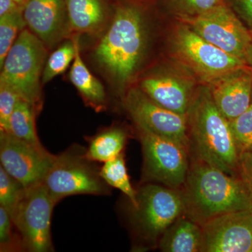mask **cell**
Returning <instances> with one entry per match:
<instances>
[{
	"label": "cell",
	"mask_w": 252,
	"mask_h": 252,
	"mask_svg": "<svg viewBox=\"0 0 252 252\" xmlns=\"http://www.w3.org/2000/svg\"><path fill=\"white\" fill-rule=\"evenodd\" d=\"M250 210H251V212H252V200L251 208H250Z\"/></svg>",
	"instance_id": "cell-35"
},
{
	"label": "cell",
	"mask_w": 252,
	"mask_h": 252,
	"mask_svg": "<svg viewBox=\"0 0 252 252\" xmlns=\"http://www.w3.org/2000/svg\"><path fill=\"white\" fill-rule=\"evenodd\" d=\"M15 1H16V4L19 6V7L23 10V6H24L26 0H15Z\"/></svg>",
	"instance_id": "cell-34"
},
{
	"label": "cell",
	"mask_w": 252,
	"mask_h": 252,
	"mask_svg": "<svg viewBox=\"0 0 252 252\" xmlns=\"http://www.w3.org/2000/svg\"><path fill=\"white\" fill-rule=\"evenodd\" d=\"M171 41L177 62L202 84H207L215 78L245 65L243 60L213 45L185 23L177 25Z\"/></svg>",
	"instance_id": "cell-7"
},
{
	"label": "cell",
	"mask_w": 252,
	"mask_h": 252,
	"mask_svg": "<svg viewBox=\"0 0 252 252\" xmlns=\"http://www.w3.org/2000/svg\"><path fill=\"white\" fill-rule=\"evenodd\" d=\"M124 104L135 126L188 147L187 116L159 105L140 88L130 89L124 97Z\"/></svg>",
	"instance_id": "cell-12"
},
{
	"label": "cell",
	"mask_w": 252,
	"mask_h": 252,
	"mask_svg": "<svg viewBox=\"0 0 252 252\" xmlns=\"http://www.w3.org/2000/svg\"><path fill=\"white\" fill-rule=\"evenodd\" d=\"M205 40L235 57L243 60L252 43V34L243 21L225 4L203 14L178 17Z\"/></svg>",
	"instance_id": "cell-10"
},
{
	"label": "cell",
	"mask_w": 252,
	"mask_h": 252,
	"mask_svg": "<svg viewBox=\"0 0 252 252\" xmlns=\"http://www.w3.org/2000/svg\"><path fill=\"white\" fill-rule=\"evenodd\" d=\"M136 205L130 204L128 219L137 251L158 248L165 230L185 213L180 189L144 183L137 190Z\"/></svg>",
	"instance_id": "cell-4"
},
{
	"label": "cell",
	"mask_w": 252,
	"mask_h": 252,
	"mask_svg": "<svg viewBox=\"0 0 252 252\" xmlns=\"http://www.w3.org/2000/svg\"><path fill=\"white\" fill-rule=\"evenodd\" d=\"M65 0H26L23 9L26 25L33 33L52 46L64 31Z\"/></svg>",
	"instance_id": "cell-16"
},
{
	"label": "cell",
	"mask_w": 252,
	"mask_h": 252,
	"mask_svg": "<svg viewBox=\"0 0 252 252\" xmlns=\"http://www.w3.org/2000/svg\"><path fill=\"white\" fill-rule=\"evenodd\" d=\"M203 227L185 213L165 230L158 243L163 252H201Z\"/></svg>",
	"instance_id": "cell-17"
},
{
	"label": "cell",
	"mask_w": 252,
	"mask_h": 252,
	"mask_svg": "<svg viewBox=\"0 0 252 252\" xmlns=\"http://www.w3.org/2000/svg\"><path fill=\"white\" fill-rule=\"evenodd\" d=\"M76 54V44L74 39L67 41L56 50L50 56L42 73L41 80L47 83L51 79L62 74L69 67L74 59Z\"/></svg>",
	"instance_id": "cell-24"
},
{
	"label": "cell",
	"mask_w": 252,
	"mask_h": 252,
	"mask_svg": "<svg viewBox=\"0 0 252 252\" xmlns=\"http://www.w3.org/2000/svg\"><path fill=\"white\" fill-rule=\"evenodd\" d=\"M190 76L166 72L145 78L140 89L164 108L187 116L195 89Z\"/></svg>",
	"instance_id": "cell-15"
},
{
	"label": "cell",
	"mask_w": 252,
	"mask_h": 252,
	"mask_svg": "<svg viewBox=\"0 0 252 252\" xmlns=\"http://www.w3.org/2000/svg\"><path fill=\"white\" fill-rule=\"evenodd\" d=\"M101 177L110 187L119 189L128 198L132 206L136 205L137 190L131 185L124 153L104 162L99 169Z\"/></svg>",
	"instance_id": "cell-22"
},
{
	"label": "cell",
	"mask_w": 252,
	"mask_h": 252,
	"mask_svg": "<svg viewBox=\"0 0 252 252\" xmlns=\"http://www.w3.org/2000/svg\"><path fill=\"white\" fill-rule=\"evenodd\" d=\"M239 157L252 151V104L245 112L229 121Z\"/></svg>",
	"instance_id": "cell-25"
},
{
	"label": "cell",
	"mask_w": 252,
	"mask_h": 252,
	"mask_svg": "<svg viewBox=\"0 0 252 252\" xmlns=\"http://www.w3.org/2000/svg\"><path fill=\"white\" fill-rule=\"evenodd\" d=\"M146 43L147 33L142 13L135 6H122L116 11L94 56L122 89L140 65Z\"/></svg>",
	"instance_id": "cell-3"
},
{
	"label": "cell",
	"mask_w": 252,
	"mask_h": 252,
	"mask_svg": "<svg viewBox=\"0 0 252 252\" xmlns=\"http://www.w3.org/2000/svg\"><path fill=\"white\" fill-rule=\"evenodd\" d=\"M55 205L44 184L26 189L23 198L11 215L23 250L31 252L54 251L51 220Z\"/></svg>",
	"instance_id": "cell-9"
},
{
	"label": "cell",
	"mask_w": 252,
	"mask_h": 252,
	"mask_svg": "<svg viewBox=\"0 0 252 252\" xmlns=\"http://www.w3.org/2000/svg\"><path fill=\"white\" fill-rule=\"evenodd\" d=\"M201 252H252V212H228L202 225Z\"/></svg>",
	"instance_id": "cell-13"
},
{
	"label": "cell",
	"mask_w": 252,
	"mask_h": 252,
	"mask_svg": "<svg viewBox=\"0 0 252 252\" xmlns=\"http://www.w3.org/2000/svg\"><path fill=\"white\" fill-rule=\"evenodd\" d=\"M21 9L15 0H0V16ZM22 10V9H21Z\"/></svg>",
	"instance_id": "cell-32"
},
{
	"label": "cell",
	"mask_w": 252,
	"mask_h": 252,
	"mask_svg": "<svg viewBox=\"0 0 252 252\" xmlns=\"http://www.w3.org/2000/svg\"><path fill=\"white\" fill-rule=\"evenodd\" d=\"M14 228L9 212L0 206V251L1 252L23 250L21 238L14 235Z\"/></svg>",
	"instance_id": "cell-27"
},
{
	"label": "cell",
	"mask_w": 252,
	"mask_h": 252,
	"mask_svg": "<svg viewBox=\"0 0 252 252\" xmlns=\"http://www.w3.org/2000/svg\"><path fill=\"white\" fill-rule=\"evenodd\" d=\"M43 184L56 205L71 195L110 194V187L86 156V149L77 144L56 155Z\"/></svg>",
	"instance_id": "cell-6"
},
{
	"label": "cell",
	"mask_w": 252,
	"mask_h": 252,
	"mask_svg": "<svg viewBox=\"0 0 252 252\" xmlns=\"http://www.w3.org/2000/svg\"><path fill=\"white\" fill-rule=\"evenodd\" d=\"M238 175L252 194V151L240 156Z\"/></svg>",
	"instance_id": "cell-30"
},
{
	"label": "cell",
	"mask_w": 252,
	"mask_h": 252,
	"mask_svg": "<svg viewBox=\"0 0 252 252\" xmlns=\"http://www.w3.org/2000/svg\"><path fill=\"white\" fill-rule=\"evenodd\" d=\"M65 8L74 31L94 33L104 24L105 11L101 0H65Z\"/></svg>",
	"instance_id": "cell-18"
},
{
	"label": "cell",
	"mask_w": 252,
	"mask_h": 252,
	"mask_svg": "<svg viewBox=\"0 0 252 252\" xmlns=\"http://www.w3.org/2000/svg\"><path fill=\"white\" fill-rule=\"evenodd\" d=\"M128 135L120 127H112L91 138L86 156L93 161L105 162L124 153Z\"/></svg>",
	"instance_id": "cell-20"
},
{
	"label": "cell",
	"mask_w": 252,
	"mask_h": 252,
	"mask_svg": "<svg viewBox=\"0 0 252 252\" xmlns=\"http://www.w3.org/2000/svg\"><path fill=\"white\" fill-rule=\"evenodd\" d=\"M76 44V54L69 72V79L77 88L88 103L99 109L106 103V94L102 84L91 74L80 56L79 39H74Z\"/></svg>",
	"instance_id": "cell-19"
},
{
	"label": "cell",
	"mask_w": 252,
	"mask_h": 252,
	"mask_svg": "<svg viewBox=\"0 0 252 252\" xmlns=\"http://www.w3.org/2000/svg\"><path fill=\"white\" fill-rule=\"evenodd\" d=\"M136 126L143 154L142 182L180 189L185 184L189 165L188 147Z\"/></svg>",
	"instance_id": "cell-8"
},
{
	"label": "cell",
	"mask_w": 252,
	"mask_h": 252,
	"mask_svg": "<svg viewBox=\"0 0 252 252\" xmlns=\"http://www.w3.org/2000/svg\"><path fill=\"white\" fill-rule=\"evenodd\" d=\"M178 17L195 16L222 4L221 0H174Z\"/></svg>",
	"instance_id": "cell-29"
},
{
	"label": "cell",
	"mask_w": 252,
	"mask_h": 252,
	"mask_svg": "<svg viewBox=\"0 0 252 252\" xmlns=\"http://www.w3.org/2000/svg\"><path fill=\"white\" fill-rule=\"evenodd\" d=\"M236 10L252 34V0H236Z\"/></svg>",
	"instance_id": "cell-31"
},
{
	"label": "cell",
	"mask_w": 252,
	"mask_h": 252,
	"mask_svg": "<svg viewBox=\"0 0 252 252\" xmlns=\"http://www.w3.org/2000/svg\"><path fill=\"white\" fill-rule=\"evenodd\" d=\"M207 85L217 108L228 121L243 114L252 104V72L245 66L215 78Z\"/></svg>",
	"instance_id": "cell-14"
},
{
	"label": "cell",
	"mask_w": 252,
	"mask_h": 252,
	"mask_svg": "<svg viewBox=\"0 0 252 252\" xmlns=\"http://www.w3.org/2000/svg\"><path fill=\"white\" fill-rule=\"evenodd\" d=\"M26 26L23 10L0 16V67H2L8 53L17 39L18 32Z\"/></svg>",
	"instance_id": "cell-23"
},
{
	"label": "cell",
	"mask_w": 252,
	"mask_h": 252,
	"mask_svg": "<svg viewBox=\"0 0 252 252\" xmlns=\"http://www.w3.org/2000/svg\"><path fill=\"white\" fill-rule=\"evenodd\" d=\"M36 112L37 111L32 104L20 99L10 118L9 132L28 143L43 147L36 133Z\"/></svg>",
	"instance_id": "cell-21"
},
{
	"label": "cell",
	"mask_w": 252,
	"mask_h": 252,
	"mask_svg": "<svg viewBox=\"0 0 252 252\" xmlns=\"http://www.w3.org/2000/svg\"><path fill=\"white\" fill-rule=\"evenodd\" d=\"M190 159L239 177V154L229 121L217 108L207 84L197 86L187 114Z\"/></svg>",
	"instance_id": "cell-1"
},
{
	"label": "cell",
	"mask_w": 252,
	"mask_h": 252,
	"mask_svg": "<svg viewBox=\"0 0 252 252\" xmlns=\"http://www.w3.org/2000/svg\"><path fill=\"white\" fill-rule=\"evenodd\" d=\"M180 189L185 215L201 225L223 214L251 208L252 194L240 177L200 160L190 158Z\"/></svg>",
	"instance_id": "cell-2"
},
{
	"label": "cell",
	"mask_w": 252,
	"mask_h": 252,
	"mask_svg": "<svg viewBox=\"0 0 252 252\" xmlns=\"http://www.w3.org/2000/svg\"><path fill=\"white\" fill-rule=\"evenodd\" d=\"M244 61H245V64H248V65L252 67V43L245 54Z\"/></svg>",
	"instance_id": "cell-33"
},
{
	"label": "cell",
	"mask_w": 252,
	"mask_h": 252,
	"mask_svg": "<svg viewBox=\"0 0 252 252\" xmlns=\"http://www.w3.org/2000/svg\"><path fill=\"white\" fill-rule=\"evenodd\" d=\"M26 188L0 166V206L4 207L11 216L21 201Z\"/></svg>",
	"instance_id": "cell-26"
},
{
	"label": "cell",
	"mask_w": 252,
	"mask_h": 252,
	"mask_svg": "<svg viewBox=\"0 0 252 252\" xmlns=\"http://www.w3.org/2000/svg\"><path fill=\"white\" fill-rule=\"evenodd\" d=\"M56 155L0 131L1 166L25 188L43 183Z\"/></svg>",
	"instance_id": "cell-11"
},
{
	"label": "cell",
	"mask_w": 252,
	"mask_h": 252,
	"mask_svg": "<svg viewBox=\"0 0 252 252\" xmlns=\"http://www.w3.org/2000/svg\"><path fill=\"white\" fill-rule=\"evenodd\" d=\"M20 99L17 93L10 86L0 82V131L9 132V122Z\"/></svg>",
	"instance_id": "cell-28"
},
{
	"label": "cell",
	"mask_w": 252,
	"mask_h": 252,
	"mask_svg": "<svg viewBox=\"0 0 252 252\" xmlns=\"http://www.w3.org/2000/svg\"><path fill=\"white\" fill-rule=\"evenodd\" d=\"M40 38L23 29L11 48L2 67L0 82L14 89L21 99L41 109L40 80L47 50Z\"/></svg>",
	"instance_id": "cell-5"
}]
</instances>
